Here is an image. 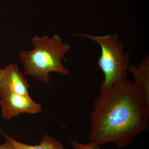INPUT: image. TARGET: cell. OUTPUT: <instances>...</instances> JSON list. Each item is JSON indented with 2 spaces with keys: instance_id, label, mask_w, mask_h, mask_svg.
Returning <instances> with one entry per match:
<instances>
[{
  "instance_id": "1",
  "label": "cell",
  "mask_w": 149,
  "mask_h": 149,
  "mask_svg": "<svg viewBox=\"0 0 149 149\" xmlns=\"http://www.w3.org/2000/svg\"><path fill=\"white\" fill-rule=\"evenodd\" d=\"M147 111L133 81L127 78L96 97L90 116V143L128 146L149 128Z\"/></svg>"
},
{
  "instance_id": "2",
  "label": "cell",
  "mask_w": 149,
  "mask_h": 149,
  "mask_svg": "<svg viewBox=\"0 0 149 149\" xmlns=\"http://www.w3.org/2000/svg\"><path fill=\"white\" fill-rule=\"evenodd\" d=\"M31 41L33 49L22 50L19 54L23 63L24 76H31L48 84L50 82V72H56L63 76L70 74L62 60L70 50V46L63 43L58 35H54L51 37L35 35Z\"/></svg>"
},
{
  "instance_id": "3",
  "label": "cell",
  "mask_w": 149,
  "mask_h": 149,
  "mask_svg": "<svg viewBox=\"0 0 149 149\" xmlns=\"http://www.w3.org/2000/svg\"><path fill=\"white\" fill-rule=\"evenodd\" d=\"M74 35L89 39L100 47L101 53L98 59L97 65L103 73L104 79L100 87V92L108 90L127 78L130 55L124 51L123 42L117 34L104 36Z\"/></svg>"
},
{
  "instance_id": "4",
  "label": "cell",
  "mask_w": 149,
  "mask_h": 149,
  "mask_svg": "<svg viewBox=\"0 0 149 149\" xmlns=\"http://www.w3.org/2000/svg\"><path fill=\"white\" fill-rule=\"evenodd\" d=\"M2 117L8 120L22 113L37 114L42 111L40 104L34 101L29 95L9 93L0 95Z\"/></svg>"
},
{
  "instance_id": "5",
  "label": "cell",
  "mask_w": 149,
  "mask_h": 149,
  "mask_svg": "<svg viewBox=\"0 0 149 149\" xmlns=\"http://www.w3.org/2000/svg\"><path fill=\"white\" fill-rule=\"evenodd\" d=\"M0 95L13 93L29 95V85L16 64L10 63L1 69Z\"/></svg>"
},
{
  "instance_id": "6",
  "label": "cell",
  "mask_w": 149,
  "mask_h": 149,
  "mask_svg": "<svg viewBox=\"0 0 149 149\" xmlns=\"http://www.w3.org/2000/svg\"><path fill=\"white\" fill-rule=\"evenodd\" d=\"M128 71L133 75L134 85L149 112V57L144 58L139 67L129 66Z\"/></svg>"
},
{
  "instance_id": "7",
  "label": "cell",
  "mask_w": 149,
  "mask_h": 149,
  "mask_svg": "<svg viewBox=\"0 0 149 149\" xmlns=\"http://www.w3.org/2000/svg\"><path fill=\"white\" fill-rule=\"evenodd\" d=\"M2 134L6 139H8L11 142L15 149H65L61 143L46 134H44L39 145L36 146L22 143L5 133Z\"/></svg>"
},
{
  "instance_id": "8",
  "label": "cell",
  "mask_w": 149,
  "mask_h": 149,
  "mask_svg": "<svg viewBox=\"0 0 149 149\" xmlns=\"http://www.w3.org/2000/svg\"><path fill=\"white\" fill-rule=\"evenodd\" d=\"M71 145L74 149H100L101 148L100 146H97L93 143L83 144L77 143L75 141L71 142Z\"/></svg>"
},
{
  "instance_id": "9",
  "label": "cell",
  "mask_w": 149,
  "mask_h": 149,
  "mask_svg": "<svg viewBox=\"0 0 149 149\" xmlns=\"http://www.w3.org/2000/svg\"><path fill=\"white\" fill-rule=\"evenodd\" d=\"M6 139L3 143L0 145V149H15L11 142L8 139Z\"/></svg>"
},
{
  "instance_id": "10",
  "label": "cell",
  "mask_w": 149,
  "mask_h": 149,
  "mask_svg": "<svg viewBox=\"0 0 149 149\" xmlns=\"http://www.w3.org/2000/svg\"><path fill=\"white\" fill-rule=\"evenodd\" d=\"M1 69H0V79H1Z\"/></svg>"
}]
</instances>
